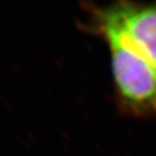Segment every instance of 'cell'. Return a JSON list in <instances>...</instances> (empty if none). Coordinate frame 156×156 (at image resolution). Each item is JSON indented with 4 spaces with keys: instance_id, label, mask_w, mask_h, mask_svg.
Here are the masks:
<instances>
[{
    "instance_id": "obj_1",
    "label": "cell",
    "mask_w": 156,
    "mask_h": 156,
    "mask_svg": "<svg viewBox=\"0 0 156 156\" xmlns=\"http://www.w3.org/2000/svg\"><path fill=\"white\" fill-rule=\"evenodd\" d=\"M91 23L108 46L136 53L156 67V2L91 7Z\"/></svg>"
},
{
    "instance_id": "obj_2",
    "label": "cell",
    "mask_w": 156,
    "mask_h": 156,
    "mask_svg": "<svg viewBox=\"0 0 156 156\" xmlns=\"http://www.w3.org/2000/svg\"><path fill=\"white\" fill-rule=\"evenodd\" d=\"M117 95L134 114H156V67L136 53L108 46Z\"/></svg>"
}]
</instances>
